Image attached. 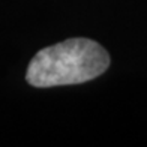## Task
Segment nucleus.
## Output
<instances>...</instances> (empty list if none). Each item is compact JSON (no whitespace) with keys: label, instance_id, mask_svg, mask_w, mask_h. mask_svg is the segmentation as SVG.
I'll return each mask as SVG.
<instances>
[{"label":"nucleus","instance_id":"f257e3e1","mask_svg":"<svg viewBox=\"0 0 147 147\" xmlns=\"http://www.w3.org/2000/svg\"><path fill=\"white\" fill-rule=\"evenodd\" d=\"M110 66V56L92 39L72 38L38 51L30 60L26 80L33 87L81 84Z\"/></svg>","mask_w":147,"mask_h":147}]
</instances>
